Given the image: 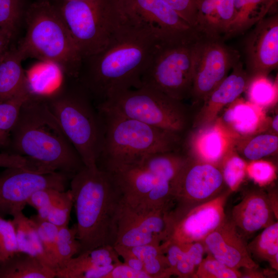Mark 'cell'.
I'll list each match as a JSON object with an SVG mask.
<instances>
[{
	"label": "cell",
	"mask_w": 278,
	"mask_h": 278,
	"mask_svg": "<svg viewBox=\"0 0 278 278\" xmlns=\"http://www.w3.org/2000/svg\"><path fill=\"white\" fill-rule=\"evenodd\" d=\"M144 271L150 278H167L172 275L164 254L144 262Z\"/></svg>",
	"instance_id": "obj_44"
},
{
	"label": "cell",
	"mask_w": 278,
	"mask_h": 278,
	"mask_svg": "<svg viewBox=\"0 0 278 278\" xmlns=\"http://www.w3.org/2000/svg\"><path fill=\"white\" fill-rule=\"evenodd\" d=\"M22 15L21 0H0V28L12 38L20 26Z\"/></svg>",
	"instance_id": "obj_37"
},
{
	"label": "cell",
	"mask_w": 278,
	"mask_h": 278,
	"mask_svg": "<svg viewBox=\"0 0 278 278\" xmlns=\"http://www.w3.org/2000/svg\"><path fill=\"white\" fill-rule=\"evenodd\" d=\"M62 191L54 188H43L33 193L27 201V204L37 210L43 217L47 216L48 209L59 197Z\"/></svg>",
	"instance_id": "obj_42"
},
{
	"label": "cell",
	"mask_w": 278,
	"mask_h": 278,
	"mask_svg": "<svg viewBox=\"0 0 278 278\" xmlns=\"http://www.w3.org/2000/svg\"><path fill=\"white\" fill-rule=\"evenodd\" d=\"M73 177L59 172H43L27 167L6 168L0 173V215L23 211L31 195L43 188L66 190Z\"/></svg>",
	"instance_id": "obj_12"
},
{
	"label": "cell",
	"mask_w": 278,
	"mask_h": 278,
	"mask_svg": "<svg viewBox=\"0 0 278 278\" xmlns=\"http://www.w3.org/2000/svg\"><path fill=\"white\" fill-rule=\"evenodd\" d=\"M240 60L239 52L221 37L200 34L196 47L194 75L190 95L194 103H202Z\"/></svg>",
	"instance_id": "obj_11"
},
{
	"label": "cell",
	"mask_w": 278,
	"mask_h": 278,
	"mask_svg": "<svg viewBox=\"0 0 278 278\" xmlns=\"http://www.w3.org/2000/svg\"><path fill=\"white\" fill-rule=\"evenodd\" d=\"M245 43V70L250 77L268 75L278 65V15L257 23Z\"/></svg>",
	"instance_id": "obj_16"
},
{
	"label": "cell",
	"mask_w": 278,
	"mask_h": 278,
	"mask_svg": "<svg viewBox=\"0 0 278 278\" xmlns=\"http://www.w3.org/2000/svg\"><path fill=\"white\" fill-rule=\"evenodd\" d=\"M247 248L251 256L268 262L271 268L278 269L277 221L264 229L249 244Z\"/></svg>",
	"instance_id": "obj_29"
},
{
	"label": "cell",
	"mask_w": 278,
	"mask_h": 278,
	"mask_svg": "<svg viewBox=\"0 0 278 278\" xmlns=\"http://www.w3.org/2000/svg\"><path fill=\"white\" fill-rule=\"evenodd\" d=\"M82 253L115 244L122 194L112 174L84 166L70 182Z\"/></svg>",
	"instance_id": "obj_3"
},
{
	"label": "cell",
	"mask_w": 278,
	"mask_h": 278,
	"mask_svg": "<svg viewBox=\"0 0 278 278\" xmlns=\"http://www.w3.org/2000/svg\"><path fill=\"white\" fill-rule=\"evenodd\" d=\"M7 148L44 172L73 177L85 166L41 94L30 93L23 103Z\"/></svg>",
	"instance_id": "obj_2"
},
{
	"label": "cell",
	"mask_w": 278,
	"mask_h": 278,
	"mask_svg": "<svg viewBox=\"0 0 278 278\" xmlns=\"http://www.w3.org/2000/svg\"><path fill=\"white\" fill-rule=\"evenodd\" d=\"M30 93L28 86L11 98L0 101V148H7L21 107Z\"/></svg>",
	"instance_id": "obj_30"
},
{
	"label": "cell",
	"mask_w": 278,
	"mask_h": 278,
	"mask_svg": "<svg viewBox=\"0 0 278 278\" xmlns=\"http://www.w3.org/2000/svg\"><path fill=\"white\" fill-rule=\"evenodd\" d=\"M103 124V142L97 161L102 170L143 155L182 149L184 138L140 121L98 109Z\"/></svg>",
	"instance_id": "obj_5"
},
{
	"label": "cell",
	"mask_w": 278,
	"mask_h": 278,
	"mask_svg": "<svg viewBox=\"0 0 278 278\" xmlns=\"http://www.w3.org/2000/svg\"><path fill=\"white\" fill-rule=\"evenodd\" d=\"M202 241L206 254L231 268L239 270L258 267L248 251L245 239L230 219L226 218Z\"/></svg>",
	"instance_id": "obj_18"
},
{
	"label": "cell",
	"mask_w": 278,
	"mask_h": 278,
	"mask_svg": "<svg viewBox=\"0 0 278 278\" xmlns=\"http://www.w3.org/2000/svg\"><path fill=\"white\" fill-rule=\"evenodd\" d=\"M86 167L97 166L103 142L99 110L77 78L65 77L52 91L41 94Z\"/></svg>",
	"instance_id": "obj_4"
},
{
	"label": "cell",
	"mask_w": 278,
	"mask_h": 278,
	"mask_svg": "<svg viewBox=\"0 0 278 278\" xmlns=\"http://www.w3.org/2000/svg\"><path fill=\"white\" fill-rule=\"evenodd\" d=\"M127 11L149 26L162 43L197 38L200 33L162 0H117Z\"/></svg>",
	"instance_id": "obj_15"
},
{
	"label": "cell",
	"mask_w": 278,
	"mask_h": 278,
	"mask_svg": "<svg viewBox=\"0 0 278 278\" xmlns=\"http://www.w3.org/2000/svg\"><path fill=\"white\" fill-rule=\"evenodd\" d=\"M25 19L26 34L18 47L25 58L51 62L65 77L77 78L82 58L58 7L47 1L34 3Z\"/></svg>",
	"instance_id": "obj_6"
},
{
	"label": "cell",
	"mask_w": 278,
	"mask_h": 278,
	"mask_svg": "<svg viewBox=\"0 0 278 278\" xmlns=\"http://www.w3.org/2000/svg\"><path fill=\"white\" fill-rule=\"evenodd\" d=\"M272 4V5H273V7L274 6H275L276 4L278 2V0H270Z\"/></svg>",
	"instance_id": "obj_52"
},
{
	"label": "cell",
	"mask_w": 278,
	"mask_h": 278,
	"mask_svg": "<svg viewBox=\"0 0 278 278\" xmlns=\"http://www.w3.org/2000/svg\"><path fill=\"white\" fill-rule=\"evenodd\" d=\"M113 248L119 255L124 259V263L129 267L137 270L144 271L143 262L135 257L128 247L114 245Z\"/></svg>",
	"instance_id": "obj_48"
},
{
	"label": "cell",
	"mask_w": 278,
	"mask_h": 278,
	"mask_svg": "<svg viewBox=\"0 0 278 278\" xmlns=\"http://www.w3.org/2000/svg\"><path fill=\"white\" fill-rule=\"evenodd\" d=\"M258 268H244V272H241V277H255V278H261L265 277V274L263 273L262 272L259 271L257 270Z\"/></svg>",
	"instance_id": "obj_50"
},
{
	"label": "cell",
	"mask_w": 278,
	"mask_h": 278,
	"mask_svg": "<svg viewBox=\"0 0 278 278\" xmlns=\"http://www.w3.org/2000/svg\"><path fill=\"white\" fill-rule=\"evenodd\" d=\"M247 164L234 150L220 164L225 185L231 192L237 189L246 174Z\"/></svg>",
	"instance_id": "obj_34"
},
{
	"label": "cell",
	"mask_w": 278,
	"mask_h": 278,
	"mask_svg": "<svg viewBox=\"0 0 278 278\" xmlns=\"http://www.w3.org/2000/svg\"><path fill=\"white\" fill-rule=\"evenodd\" d=\"M76 224L59 228L55 246V264L56 272L64 267L81 251V246L77 238Z\"/></svg>",
	"instance_id": "obj_33"
},
{
	"label": "cell",
	"mask_w": 278,
	"mask_h": 278,
	"mask_svg": "<svg viewBox=\"0 0 278 278\" xmlns=\"http://www.w3.org/2000/svg\"><path fill=\"white\" fill-rule=\"evenodd\" d=\"M246 174L259 186H265L275 179L276 168L269 161L261 159L252 161L247 164Z\"/></svg>",
	"instance_id": "obj_41"
},
{
	"label": "cell",
	"mask_w": 278,
	"mask_h": 278,
	"mask_svg": "<svg viewBox=\"0 0 278 278\" xmlns=\"http://www.w3.org/2000/svg\"><path fill=\"white\" fill-rule=\"evenodd\" d=\"M234 16L224 40L240 35L266 16L272 10L270 0H233Z\"/></svg>",
	"instance_id": "obj_26"
},
{
	"label": "cell",
	"mask_w": 278,
	"mask_h": 278,
	"mask_svg": "<svg viewBox=\"0 0 278 278\" xmlns=\"http://www.w3.org/2000/svg\"><path fill=\"white\" fill-rule=\"evenodd\" d=\"M219 117L239 139L262 132L269 124L265 109L239 97L225 107Z\"/></svg>",
	"instance_id": "obj_23"
},
{
	"label": "cell",
	"mask_w": 278,
	"mask_h": 278,
	"mask_svg": "<svg viewBox=\"0 0 278 278\" xmlns=\"http://www.w3.org/2000/svg\"><path fill=\"white\" fill-rule=\"evenodd\" d=\"M113 177L123 195L130 201L142 200L159 183L169 180L159 177L143 166L137 159L104 170Z\"/></svg>",
	"instance_id": "obj_22"
},
{
	"label": "cell",
	"mask_w": 278,
	"mask_h": 278,
	"mask_svg": "<svg viewBox=\"0 0 278 278\" xmlns=\"http://www.w3.org/2000/svg\"><path fill=\"white\" fill-rule=\"evenodd\" d=\"M185 138L190 121L188 108L163 93L145 86L128 90L97 107Z\"/></svg>",
	"instance_id": "obj_7"
},
{
	"label": "cell",
	"mask_w": 278,
	"mask_h": 278,
	"mask_svg": "<svg viewBox=\"0 0 278 278\" xmlns=\"http://www.w3.org/2000/svg\"><path fill=\"white\" fill-rule=\"evenodd\" d=\"M200 36L192 40L159 45L142 76V86L180 101L189 97L196 43Z\"/></svg>",
	"instance_id": "obj_9"
},
{
	"label": "cell",
	"mask_w": 278,
	"mask_h": 278,
	"mask_svg": "<svg viewBox=\"0 0 278 278\" xmlns=\"http://www.w3.org/2000/svg\"><path fill=\"white\" fill-rule=\"evenodd\" d=\"M251 77L240 60L231 73L208 95L193 121L199 128L207 125L218 117L222 110L245 91Z\"/></svg>",
	"instance_id": "obj_19"
},
{
	"label": "cell",
	"mask_w": 278,
	"mask_h": 278,
	"mask_svg": "<svg viewBox=\"0 0 278 278\" xmlns=\"http://www.w3.org/2000/svg\"><path fill=\"white\" fill-rule=\"evenodd\" d=\"M248 101L264 109L276 104L278 99L277 80L273 81L268 75L251 77L245 90Z\"/></svg>",
	"instance_id": "obj_32"
},
{
	"label": "cell",
	"mask_w": 278,
	"mask_h": 278,
	"mask_svg": "<svg viewBox=\"0 0 278 278\" xmlns=\"http://www.w3.org/2000/svg\"><path fill=\"white\" fill-rule=\"evenodd\" d=\"M55 271L38 258L18 252L0 264V278H54Z\"/></svg>",
	"instance_id": "obj_27"
},
{
	"label": "cell",
	"mask_w": 278,
	"mask_h": 278,
	"mask_svg": "<svg viewBox=\"0 0 278 278\" xmlns=\"http://www.w3.org/2000/svg\"><path fill=\"white\" fill-rule=\"evenodd\" d=\"M278 148V137L273 134H258L240 138L235 150L249 161L260 160L276 152Z\"/></svg>",
	"instance_id": "obj_31"
},
{
	"label": "cell",
	"mask_w": 278,
	"mask_h": 278,
	"mask_svg": "<svg viewBox=\"0 0 278 278\" xmlns=\"http://www.w3.org/2000/svg\"><path fill=\"white\" fill-rule=\"evenodd\" d=\"M73 206V197L70 189L62 191L49 208L46 220L58 228L68 225Z\"/></svg>",
	"instance_id": "obj_38"
},
{
	"label": "cell",
	"mask_w": 278,
	"mask_h": 278,
	"mask_svg": "<svg viewBox=\"0 0 278 278\" xmlns=\"http://www.w3.org/2000/svg\"><path fill=\"white\" fill-rule=\"evenodd\" d=\"M120 14L106 47L82 60L78 80L96 107L121 92L142 86V77L162 43L151 28L119 4Z\"/></svg>",
	"instance_id": "obj_1"
},
{
	"label": "cell",
	"mask_w": 278,
	"mask_h": 278,
	"mask_svg": "<svg viewBox=\"0 0 278 278\" xmlns=\"http://www.w3.org/2000/svg\"><path fill=\"white\" fill-rule=\"evenodd\" d=\"M169 210L151 206L143 201L122 198L118 212L114 245L127 247L161 244L168 234Z\"/></svg>",
	"instance_id": "obj_10"
},
{
	"label": "cell",
	"mask_w": 278,
	"mask_h": 278,
	"mask_svg": "<svg viewBox=\"0 0 278 278\" xmlns=\"http://www.w3.org/2000/svg\"><path fill=\"white\" fill-rule=\"evenodd\" d=\"M241 272L231 268L207 254L200 264L193 278H239Z\"/></svg>",
	"instance_id": "obj_36"
},
{
	"label": "cell",
	"mask_w": 278,
	"mask_h": 278,
	"mask_svg": "<svg viewBox=\"0 0 278 278\" xmlns=\"http://www.w3.org/2000/svg\"><path fill=\"white\" fill-rule=\"evenodd\" d=\"M28 158L11 154L0 152V167H27L31 168L32 162Z\"/></svg>",
	"instance_id": "obj_47"
},
{
	"label": "cell",
	"mask_w": 278,
	"mask_h": 278,
	"mask_svg": "<svg viewBox=\"0 0 278 278\" xmlns=\"http://www.w3.org/2000/svg\"><path fill=\"white\" fill-rule=\"evenodd\" d=\"M234 16L233 0H198L195 28L203 36L223 39Z\"/></svg>",
	"instance_id": "obj_24"
},
{
	"label": "cell",
	"mask_w": 278,
	"mask_h": 278,
	"mask_svg": "<svg viewBox=\"0 0 278 278\" xmlns=\"http://www.w3.org/2000/svg\"><path fill=\"white\" fill-rule=\"evenodd\" d=\"M105 278H150L143 270L134 269L121 262L117 264Z\"/></svg>",
	"instance_id": "obj_46"
},
{
	"label": "cell",
	"mask_w": 278,
	"mask_h": 278,
	"mask_svg": "<svg viewBox=\"0 0 278 278\" xmlns=\"http://www.w3.org/2000/svg\"><path fill=\"white\" fill-rule=\"evenodd\" d=\"M12 38L9 33L0 28V58L10 47Z\"/></svg>",
	"instance_id": "obj_49"
},
{
	"label": "cell",
	"mask_w": 278,
	"mask_h": 278,
	"mask_svg": "<svg viewBox=\"0 0 278 278\" xmlns=\"http://www.w3.org/2000/svg\"><path fill=\"white\" fill-rule=\"evenodd\" d=\"M12 217V220L16 231L19 252L27 253L38 258L56 271L44 250L33 220L27 217L23 211L15 213Z\"/></svg>",
	"instance_id": "obj_28"
},
{
	"label": "cell",
	"mask_w": 278,
	"mask_h": 278,
	"mask_svg": "<svg viewBox=\"0 0 278 278\" xmlns=\"http://www.w3.org/2000/svg\"><path fill=\"white\" fill-rule=\"evenodd\" d=\"M225 185L220 167L188 155L172 185L174 211H184L223 193Z\"/></svg>",
	"instance_id": "obj_13"
},
{
	"label": "cell",
	"mask_w": 278,
	"mask_h": 278,
	"mask_svg": "<svg viewBox=\"0 0 278 278\" xmlns=\"http://www.w3.org/2000/svg\"><path fill=\"white\" fill-rule=\"evenodd\" d=\"M121 263L113 246L107 245L79 253L56 272L57 278H105Z\"/></svg>",
	"instance_id": "obj_21"
},
{
	"label": "cell",
	"mask_w": 278,
	"mask_h": 278,
	"mask_svg": "<svg viewBox=\"0 0 278 278\" xmlns=\"http://www.w3.org/2000/svg\"><path fill=\"white\" fill-rule=\"evenodd\" d=\"M272 129L276 133L278 132V115H276L271 121Z\"/></svg>",
	"instance_id": "obj_51"
},
{
	"label": "cell",
	"mask_w": 278,
	"mask_h": 278,
	"mask_svg": "<svg viewBox=\"0 0 278 278\" xmlns=\"http://www.w3.org/2000/svg\"><path fill=\"white\" fill-rule=\"evenodd\" d=\"M34 222L44 250L52 263L56 272L55 264V246L59 228L51 222L33 215L30 217Z\"/></svg>",
	"instance_id": "obj_39"
},
{
	"label": "cell",
	"mask_w": 278,
	"mask_h": 278,
	"mask_svg": "<svg viewBox=\"0 0 278 278\" xmlns=\"http://www.w3.org/2000/svg\"><path fill=\"white\" fill-rule=\"evenodd\" d=\"M25 59L18 46L10 47L0 58V101L11 98L29 86L22 65Z\"/></svg>",
	"instance_id": "obj_25"
},
{
	"label": "cell",
	"mask_w": 278,
	"mask_h": 278,
	"mask_svg": "<svg viewBox=\"0 0 278 278\" xmlns=\"http://www.w3.org/2000/svg\"><path fill=\"white\" fill-rule=\"evenodd\" d=\"M162 1L183 20L195 28L198 12V0Z\"/></svg>",
	"instance_id": "obj_43"
},
{
	"label": "cell",
	"mask_w": 278,
	"mask_h": 278,
	"mask_svg": "<svg viewBox=\"0 0 278 278\" xmlns=\"http://www.w3.org/2000/svg\"><path fill=\"white\" fill-rule=\"evenodd\" d=\"M184 140L183 149L189 157L219 165L223 159L235 150L239 138L218 117L213 122L197 128Z\"/></svg>",
	"instance_id": "obj_17"
},
{
	"label": "cell",
	"mask_w": 278,
	"mask_h": 278,
	"mask_svg": "<svg viewBox=\"0 0 278 278\" xmlns=\"http://www.w3.org/2000/svg\"><path fill=\"white\" fill-rule=\"evenodd\" d=\"M57 7L82 60L106 47L120 14L116 0H71Z\"/></svg>",
	"instance_id": "obj_8"
},
{
	"label": "cell",
	"mask_w": 278,
	"mask_h": 278,
	"mask_svg": "<svg viewBox=\"0 0 278 278\" xmlns=\"http://www.w3.org/2000/svg\"><path fill=\"white\" fill-rule=\"evenodd\" d=\"M275 219L268 194L262 189H254L233 207L230 219L245 239L273 223Z\"/></svg>",
	"instance_id": "obj_20"
},
{
	"label": "cell",
	"mask_w": 278,
	"mask_h": 278,
	"mask_svg": "<svg viewBox=\"0 0 278 278\" xmlns=\"http://www.w3.org/2000/svg\"><path fill=\"white\" fill-rule=\"evenodd\" d=\"M19 252L15 227L12 219L0 215V264Z\"/></svg>",
	"instance_id": "obj_40"
},
{
	"label": "cell",
	"mask_w": 278,
	"mask_h": 278,
	"mask_svg": "<svg viewBox=\"0 0 278 278\" xmlns=\"http://www.w3.org/2000/svg\"><path fill=\"white\" fill-rule=\"evenodd\" d=\"M205 253L202 241L189 244L183 255L176 264L173 275L181 278L193 277Z\"/></svg>",
	"instance_id": "obj_35"
},
{
	"label": "cell",
	"mask_w": 278,
	"mask_h": 278,
	"mask_svg": "<svg viewBox=\"0 0 278 278\" xmlns=\"http://www.w3.org/2000/svg\"><path fill=\"white\" fill-rule=\"evenodd\" d=\"M132 253L143 263L164 253L162 244H148L133 247H128Z\"/></svg>",
	"instance_id": "obj_45"
},
{
	"label": "cell",
	"mask_w": 278,
	"mask_h": 278,
	"mask_svg": "<svg viewBox=\"0 0 278 278\" xmlns=\"http://www.w3.org/2000/svg\"><path fill=\"white\" fill-rule=\"evenodd\" d=\"M231 192L228 188L216 198L186 211L169 210L167 240L181 244L203 241L226 219L224 207Z\"/></svg>",
	"instance_id": "obj_14"
}]
</instances>
